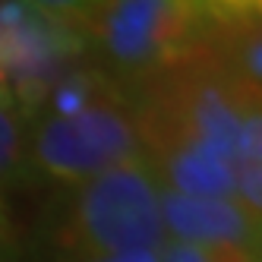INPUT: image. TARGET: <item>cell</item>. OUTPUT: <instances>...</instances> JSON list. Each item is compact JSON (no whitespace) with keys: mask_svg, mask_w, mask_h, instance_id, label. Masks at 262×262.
Wrapping results in <instances>:
<instances>
[{"mask_svg":"<svg viewBox=\"0 0 262 262\" xmlns=\"http://www.w3.org/2000/svg\"><path fill=\"white\" fill-rule=\"evenodd\" d=\"M32 117L0 89V190L38 186L29 152Z\"/></svg>","mask_w":262,"mask_h":262,"instance_id":"cell-6","label":"cell"},{"mask_svg":"<svg viewBox=\"0 0 262 262\" xmlns=\"http://www.w3.org/2000/svg\"><path fill=\"white\" fill-rule=\"evenodd\" d=\"M161 224L171 240L183 243H228V247L259 250V218L237 199H193L161 186Z\"/></svg>","mask_w":262,"mask_h":262,"instance_id":"cell-5","label":"cell"},{"mask_svg":"<svg viewBox=\"0 0 262 262\" xmlns=\"http://www.w3.org/2000/svg\"><path fill=\"white\" fill-rule=\"evenodd\" d=\"M29 152L38 183H82L133 158H145L129 92L95 63H79L32 111Z\"/></svg>","mask_w":262,"mask_h":262,"instance_id":"cell-1","label":"cell"},{"mask_svg":"<svg viewBox=\"0 0 262 262\" xmlns=\"http://www.w3.org/2000/svg\"><path fill=\"white\" fill-rule=\"evenodd\" d=\"M7 247H10V228H7L4 209H0V262H7Z\"/></svg>","mask_w":262,"mask_h":262,"instance_id":"cell-10","label":"cell"},{"mask_svg":"<svg viewBox=\"0 0 262 262\" xmlns=\"http://www.w3.org/2000/svg\"><path fill=\"white\" fill-rule=\"evenodd\" d=\"M89 60L85 35L29 7L0 0V89L32 117L70 70Z\"/></svg>","mask_w":262,"mask_h":262,"instance_id":"cell-4","label":"cell"},{"mask_svg":"<svg viewBox=\"0 0 262 262\" xmlns=\"http://www.w3.org/2000/svg\"><path fill=\"white\" fill-rule=\"evenodd\" d=\"M76 262H158V250H133V253L98 256V259H76Z\"/></svg>","mask_w":262,"mask_h":262,"instance_id":"cell-9","label":"cell"},{"mask_svg":"<svg viewBox=\"0 0 262 262\" xmlns=\"http://www.w3.org/2000/svg\"><path fill=\"white\" fill-rule=\"evenodd\" d=\"M202 32L196 0H101L82 35L89 63L133 92L180 67L199 48Z\"/></svg>","mask_w":262,"mask_h":262,"instance_id":"cell-3","label":"cell"},{"mask_svg":"<svg viewBox=\"0 0 262 262\" xmlns=\"http://www.w3.org/2000/svg\"><path fill=\"white\" fill-rule=\"evenodd\" d=\"M158 262H259V250L228 247V243L164 240L158 247Z\"/></svg>","mask_w":262,"mask_h":262,"instance_id":"cell-7","label":"cell"},{"mask_svg":"<svg viewBox=\"0 0 262 262\" xmlns=\"http://www.w3.org/2000/svg\"><path fill=\"white\" fill-rule=\"evenodd\" d=\"M26 4L45 16H51V19L70 26V29L85 32V26L92 23V16H95L101 0H26Z\"/></svg>","mask_w":262,"mask_h":262,"instance_id":"cell-8","label":"cell"},{"mask_svg":"<svg viewBox=\"0 0 262 262\" xmlns=\"http://www.w3.org/2000/svg\"><path fill=\"white\" fill-rule=\"evenodd\" d=\"M161 180L148 158H133L82 183L63 186L54 199L45 234L67 262L158 250L167 240L161 224Z\"/></svg>","mask_w":262,"mask_h":262,"instance_id":"cell-2","label":"cell"}]
</instances>
